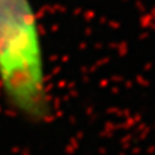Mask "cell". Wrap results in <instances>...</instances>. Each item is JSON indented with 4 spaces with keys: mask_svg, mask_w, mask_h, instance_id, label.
Masks as SVG:
<instances>
[{
    "mask_svg": "<svg viewBox=\"0 0 155 155\" xmlns=\"http://www.w3.org/2000/svg\"><path fill=\"white\" fill-rule=\"evenodd\" d=\"M0 80L12 102L21 110L41 113V49L27 0H0Z\"/></svg>",
    "mask_w": 155,
    "mask_h": 155,
    "instance_id": "cell-1",
    "label": "cell"
}]
</instances>
